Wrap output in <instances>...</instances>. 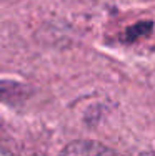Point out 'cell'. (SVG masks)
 <instances>
[{
    "label": "cell",
    "mask_w": 155,
    "mask_h": 156,
    "mask_svg": "<svg viewBox=\"0 0 155 156\" xmlns=\"http://www.w3.org/2000/svg\"><path fill=\"white\" fill-rule=\"evenodd\" d=\"M60 156H119L113 150L103 146L97 141H73L62 150Z\"/></svg>",
    "instance_id": "cell-1"
},
{
    "label": "cell",
    "mask_w": 155,
    "mask_h": 156,
    "mask_svg": "<svg viewBox=\"0 0 155 156\" xmlns=\"http://www.w3.org/2000/svg\"><path fill=\"white\" fill-rule=\"evenodd\" d=\"M150 32H152V22H138L134 27L127 28V32H125V40H128V42L138 40V38H142V37L149 35Z\"/></svg>",
    "instance_id": "cell-2"
},
{
    "label": "cell",
    "mask_w": 155,
    "mask_h": 156,
    "mask_svg": "<svg viewBox=\"0 0 155 156\" xmlns=\"http://www.w3.org/2000/svg\"><path fill=\"white\" fill-rule=\"evenodd\" d=\"M135 156H155L152 151H142V153H137Z\"/></svg>",
    "instance_id": "cell-3"
},
{
    "label": "cell",
    "mask_w": 155,
    "mask_h": 156,
    "mask_svg": "<svg viewBox=\"0 0 155 156\" xmlns=\"http://www.w3.org/2000/svg\"><path fill=\"white\" fill-rule=\"evenodd\" d=\"M2 156H15V154L10 153V151H7V150H2Z\"/></svg>",
    "instance_id": "cell-4"
}]
</instances>
